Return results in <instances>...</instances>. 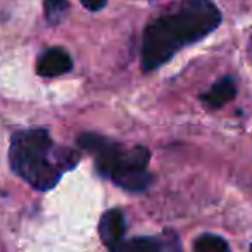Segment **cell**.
I'll list each match as a JSON object with an SVG mask.
<instances>
[{"instance_id": "8", "label": "cell", "mask_w": 252, "mask_h": 252, "mask_svg": "<svg viewBox=\"0 0 252 252\" xmlns=\"http://www.w3.org/2000/svg\"><path fill=\"white\" fill-rule=\"evenodd\" d=\"M193 249H195V252H231L230 245L223 238L211 233H206L197 238Z\"/></svg>"}, {"instance_id": "6", "label": "cell", "mask_w": 252, "mask_h": 252, "mask_svg": "<svg viewBox=\"0 0 252 252\" xmlns=\"http://www.w3.org/2000/svg\"><path fill=\"white\" fill-rule=\"evenodd\" d=\"M235 95H237V85H235V80L230 76H224L221 78L220 81L213 85L209 88V92L202 95V102L207 104L209 107L218 109V107H223L224 104H228L230 100H233Z\"/></svg>"}, {"instance_id": "3", "label": "cell", "mask_w": 252, "mask_h": 252, "mask_svg": "<svg viewBox=\"0 0 252 252\" xmlns=\"http://www.w3.org/2000/svg\"><path fill=\"white\" fill-rule=\"evenodd\" d=\"M151 152L145 147H135L131 151H123L109 178L128 192H142L152 182L147 171Z\"/></svg>"}, {"instance_id": "7", "label": "cell", "mask_w": 252, "mask_h": 252, "mask_svg": "<svg viewBox=\"0 0 252 252\" xmlns=\"http://www.w3.org/2000/svg\"><path fill=\"white\" fill-rule=\"evenodd\" d=\"M125 252H180L175 242H164L161 238L142 237L131 240Z\"/></svg>"}, {"instance_id": "1", "label": "cell", "mask_w": 252, "mask_h": 252, "mask_svg": "<svg viewBox=\"0 0 252 252\" xmlns=\"http://www.w3.org/2000/svg\"><path fill=\"white\" fill-rule=\"evenodd\" d=\"M221 14L211 0H183L175 14L161 16L145 30L142 67L152 71L169 61L183 45L199 42L218 28Z\"/></svg>"}, {"instance_id": "10", "label": "cell", "mask_w": 252, "mask_h": 252, "mask_svg": "<svg viewBox=\"0 0 252 252\" xmlns=\"http://www.w3.org/2000/svg\"><path fill=\"white\" fill-rule=\"evenodd\" d=\"M80 2L88 9V11H100L107 0H80Z\"/></svg>"}, {"instance_id": "9", "label": "cell", "mask_w": 252, "mask_h": 252, "mask_svg": "<svg viewBox=\"0 0 252 252\" xmlns=\"http://www.w3.org/2000/svg\"><path fill=\"white\" fill-rule=\"evenodd\" d=\"M45 18L50 25H57L67 11V0H45Z\"/></svg>"}, {"instance_id": "2", "label": "cell", "mask_w": 252, "mask_h": 252, "mask_svg": "<svg viewBox=\"0 0 252 252\" xmlns=\"http://www.w3.org/2000/svg\"><path fill=\"white\" fill-rule=\"evenodd\" d=\"M54 144L47 130L19 131L11 142V166L18 176L36 190H50L63 176L54 158Z\"/></svg>"}, {"instance_id": "11", "label": "cell", "mask_w": 252, "mask_h": 252, "mask_svg": "<svg viewBox=\"0 0 252 252\" xmlns=\"http://www.w3.org/2000/svg\"><path fill=\"white\" fill-rule=\"evenodd\" d=\"M251 252H252V247H251Z\"/></svg>"}, {"instance_id": "5", "label": "cell", "mask_w": 252, "mask_h": 252, "mask_svg": "<svg viewBox=\"0 0 252 252\" xmlns=\"http://www.w3.org/2000/svg\"><path fill=\"white\" fill-rule=\"evenodd\" d=\"M73 63H71V57L66 50L63 49H49L47 52L42 54V57L38 59V71L40 76H61V74H66L71 71Z\"/></svg>"}, {"instance_id": "4", "label": "cell", "mask_w": 252, "mask_h": 252, "mask_svg": "<svg viewBox=\"0 0 252 252\" xmlns=\"http://www.w3.org/2000/svg\"><path fill=\"white\" fill-rule=\"evenodd\" d=\"M98 233H100L102 242L109 252H119L121 244L125 240L126 224L125 216L119 209H111L102 216L100 224H98Z\"/></svg>"}]
</instances>
